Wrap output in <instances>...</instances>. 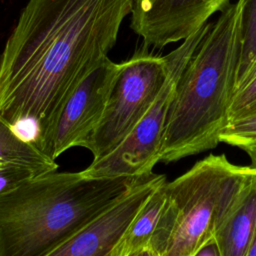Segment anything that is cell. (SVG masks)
<instances>
[{"label":"cell","mask_w":256,"mask_h":256,"mask_svg":"<svg viewBox=\"0 0 256 256\" xmlns=\"http://www.w3.org/2000/svg\"><path fill=\"white\" fill-rule=\"evenodd\" d=\"M133 0H28L0 55V117L45 127L115 45Z\"/></svg>","instance_id":"cell-1"},{"label":"cell","mask_w":256,"mask_h":256,"mask_svg":"<svg viewBox=\"0 0 256 256\" xmlns=\"http://www.w3.org/2000/svg\"><path fill=\"white\" fill-rule=\"evenodd\" d=\"M147 177L52 171L0 194V256H45Z\"/></svg>","instance_id":"cell-2"},{"label":"cell","mask_w":256,"mask_h":256,"mask_svg":"<svg viewBox=\"0 0 256 256\" xmlns=\"http://www.w3.org/2000/svg\"><path fill=\"white\" fill-rule=\"evenodd\" d=\"M242 0L229 3L180 75L170 104L160 161L215 148L228 126L241 46Z\"/></svg>","instance_id":"cell-3"},{"label":"cell","mask_w":256,"mask_h":256,"mask_svg":"<svg viewBox=\"0 0 256 256\" xmlns=\"http://www.w3.org/2000/svg\"><path fill=\"white\" fill-rule=\"evenodd\" d=\"M252 166L210 154L165 183V202L149 246L158 256H193L214 237Z\"/></svg>","instance_id":"cell-4"},{"label":"cell","mask_w":256,"mask_h":256,"mask_svg":"<svg viewBox=\"0 0 256 256\" xmlns=\"http://www.w3.org/2000/svg\"><path fill=\"white\" fill-rule=\"evenodd\" d=\"M211 26L212 23L207 22L165 55L167 77L150 108L116 148L104 157L93 160L82 171L84 176L113 178L146 177L153 174L154 166L161 159L167 114L178 79Z\"/></svg>","instance_id":"cell-5"},{"label":"cell","mask_w":256,"mask_h":256,"mask_svg":"<svg viewBox=\"0 0 256 256\" xmlns=\"http://www.w3.org/2000/svg\"><path fill=\"white\" fill-rule=\"evenodd\" d=\"M168 73L165 56L138 52L120 63L104 113L81 147L98 160L116 148L150 108Z\"/></svg>","instance_id":"cell-6"},{"label":"cell","mask_w":256,"mask_h":256,"mask_svg":"<svg viewBox=\"0 0 256 256\" xmlns=\"http://www.w3.org/2000/svg\"><path fill=\"white\" fill-rule=\"evenodd\" d=\"M119 69L120 63L108 57L93 69L36 132L34 145L54 161L67 149L81 147L101 120Z\"/></svg>","instance_id":"cell-7"},{"label":"cell","mask_w":256,"mask_h":256,"mask_svg":"<svg viewBox=\"0 0 256 256\" xmlns=\"http://www.w3.org/2000/svg\"><path fill=\"white\" fill-rule=\"evenodd\" d=\"M166 181L152 174L45 256H120L124 234L146 200Z\"/></svg>","instance_id":"cell-8"},{"label":"cell","mask_w":256,"mask_h":256,"mask_svg":"<svg viewBox=\"0 0 256 256\" xmlns=\"http://www.w3.org/2000/svg\"><path fill=\"white\" fill-rule=\"evenodd\" d=\"M230 0H133L131 29L147 46L163 48L183 41Z\"/></svg>","instance_id":"cell-9"},{"label":"cell","mask_w":256,"mask_h":256,"mask_svg":"<svg viewBox=\"0 0 256 256\" xmlns=\"http://www.w3.org/2000/svg\"><path fill=\"white\" fill-rule=\"evenodd\" d=\"M252 166V165H251ZM256 234V167L242 183L214 238L221 256H246Z\"/></svg>","instance_id":"cell-10"},{"label":"cell","mask_w":256,"mask_h":256,"mask_svg":"<svg viewBox=\"0 0 256 256\" xmlns=\"http://www.w3.org/2000/svg\"><path fill=\"white\" fill-rule=\"evenodd\" d=\"M28 169L42 175L56 171L58 165L0 117V194L25 182Z\"/></svg>","instance_id":"cell-11"},{"label":"cell","mask_w":256,"mask_h":256,"mask_svg":"<svg viewBox=\"0 0 256 256\" xmlns=\"http://www.w3.org/2000/svg\"><path fill=\"white\" fill-rule=\"evenodd\" d=\"M165 183L150 195L129 224L122 240L120 256L149 246L165 202Z\"/></svg>","instance_id":"cell-12"},{"label":"cell","mask_w":256,"mask_h":256,"mask_svg":"<svg viewBox=\"0 0 256 256\" xmlns=\"http://www.w3.org/2000/svg\"><path fill=\"white\" fill-rule=\"evenodd\" d=\"M256 70V0H242L241 46L236 87Z\"/></svg>","instance_id":"cell-13"},{"label":"cell","mask_w":256,"mask_h":256,"mask_svg":"<svg viewBox=\"0 0 256 256\" xmlns=\"http://www.w3.org/2000/svg\"><path fill=\"white\" fill-rule=\"evenodd\" d=\"M254 116H256V70L236 87L229 109V123Z\"/></svg>","instance_id":"cell-14"},{"label":"cell","mask_w":256,"mask_h":256,"mask_svg":"<svg viewBox=\"0 0 256 256\" xmlns=\"http://www.w3.org/2000/svg\"><path fill=\"white\" fill-rule=\"evenodd\" d=\"M220 142L238 147L246 153L256 150V116L229 123L220 136Z\"/></svg>","instance_id":"cell-15"},{"label":"cell","mask_w":256,"mask_h":256,"mask_svg":"<svg viewBox=\"0 0 256 256\" xmlns=\"http://www.w3.org/2000/svg\"><path fill=\"white\" fill-rule=\"evenodd\" d=\"M193 256H221L219 246L214 237L204 243Z\"/></svg>","instance_id":"cell-16"},{"label":"cell","mask_w":256,"mask_h":256,"mask_svg":"<svg viewBox=\"0 0 256 256\" xmlns=\"http://www.w3.org/2000/svg\"><path fill=\"white\" fill-rule=\"evenodd\" d=\"M126 256H158V255L150 246H147V247H144L140 250L132 252V253L126 255Z\"/></svg>","instance_id":"cell-17"},{"label":"cell","mask_w":256,"mask_h":256,"mask_svg":"<svg viewBox=\"0 0 256 256\" xmlns=\"http://www.w3.org/2000/svg\"><path fill=\"white\" fill-rule=\"evenodd\" d=\"M246 256H256V234H255V237H254V240L246 254Z\"/></svg>","instance_id":"cell-18"},{"label":"cell","mask_w":256,"mask_h":256,"mask_svg":"<svg viewBox=\"0 0 256 256\" xmlns=\"http://www.w3.org/2000/svg\"><path fill=\"white\" fill-rule=\"evenodd\" d=\"M247 154L249 155V157H250V159H251V164H252V166L256 167V150L250 151V152H248Z\"/></svg>","instance_id":"cell-19"}]
</instances>
